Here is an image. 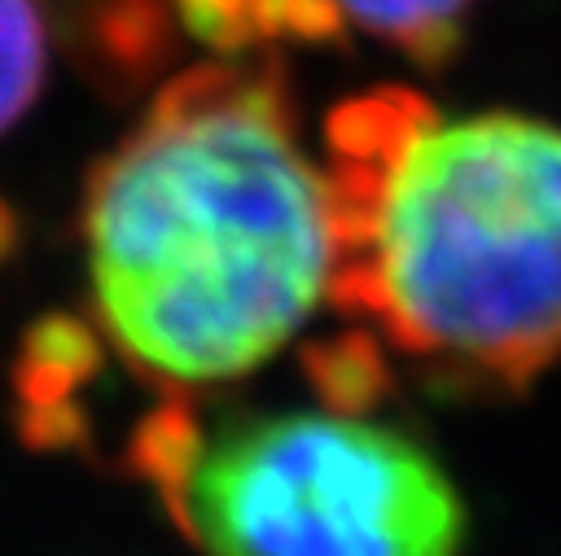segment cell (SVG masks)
<instances>
[{"mask_svg": "<svg viewBox=\"0 0 561 556\" xmlns=\"http://www.w3.org/2000/svg\"><path fill=\"white\" fill-rule=\"evenodd\" d=\"M79 250L96 337L167 394L280 355L329 302L333 228L276 53L167 79L92 166Z\"/></svg>", "mask_w": 561, "mask_h": 556, "instance_id": "1", "label": "cell"}, {"mask_svg": "<svg viewBox=\"0 0 561 556\" xmlns=\"http://www.w3.org/2000/svg\"><path fill=\"white\" fill-rule=\"evenodd\" d=\"M329 302L447 390L561 372V127L373 88L324 123Z\"/></svg>", "mask_w": 561, "mask_h": 556, "instance_id": "2", "label": "cell"}, {"mask_svg": "<svg viewBox=\"0 0 561 556\" xmlns=\"http://www.w3.org/2000/svg\"><path fill=\"white\" fill-rule=\"evenodd\" d=\"M136 477L202 556H460L465 499L373 407L202 412L167 394L131 442Z\"/></svg>", "mask_w": 561, "mask_h": 556, "instance_id": "3", "label": "cell"}, {"mask_svg": "<svg viewBox=\"0 0 561 556\" xmlns=\"http://www.w3.org/2000/svg\"><path fill=\"white\" fill-rule=\"evenodd\" d=\"M175 18L219 57L276 53L289 39H333L342 18L333 0H175Z\"/></svg>", "mask_w": 561, "mask_h": 556, "instance_id": "4", "label": "cell"}, {"mask_svg": "<svg viewBox=\"0 0 561 556\" xmlns=\"http://www.w3.org/2000/svg\"><path fill=\"white\" fill-rule=\"evenodd\" d=\"M342 26L390 44L416 66H443L465 35L473 0H333Z\"/></svg>", "mask_w": 561, "mask_h": 556, "instance_id": "5", "label": "cell"}, {"mask_svg": "<svg viewBox=\"0 0 561 556\" xmlns=\"http://www.w3.org/2000/svg\"><path fill=\"white\" fill-rule=\"evenodd\" d=\"M48 70V18L39 0H0V136L35 105Z\"/></svg>", "mask_w": 561, "mask_h": 556, "instance_id": "6", "label": "cell"}, {"mask_svg": "<svg viewBox=\"0 0 561 556\" xmlns=\"http://www.w3.org/2000/svg\"><path fill=\"white\" fill-rule=\"evenodd\" d=\"M13 241H18V223H13V210H9L4 201H0V263L9 258Z\"/></svg>", "mask_w": 561, "mask_h": 556, "instance_id": "7", "label": "cell"}]
</instances>
